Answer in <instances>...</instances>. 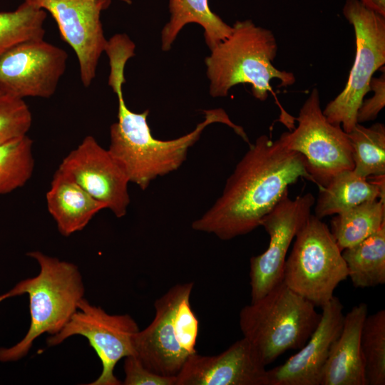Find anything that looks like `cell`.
Listing matches in <instances>:
<instances>
[{
	"label": "cell",
	"instance_id": "cell-16",
	"mask_svg": "<svg viewBox=\"0 0 385 385\" xmlns=\"http://www.w3.org/2000/svg\"><path fill=\"white\" fill-rule=\"evenodd\" d=\"M321 318L307 342L284 364L267 370V385H320L331 346L344 323V307L337 297L322 307Z\"/></svg>",
	"mask_w": 385,
	"mask_h": 385
},
{
	"label": "cell",
	"instance_id": "cell-31",
	"mask_svg": "<svg viewBox=\"0 0 385 385\" xmlns=\"http://www.w3.org/2000/svg\"><path fill=\"white\" fill-rule=\"evenodd\" d=\"M0 94H1V93H0Z\"/></svg>",
	"mask_w": 385,
	"mask_h": 385
},
{
	"label": "cell",
	"instance_id": "cell-24",
	"mask_svg": "<svg viewBox=\"0 0 385 385\" xmlns=\"http://www.w3.org/2000/svg\"><path fill=\"white\" fill-rule=\"evenodd\" d=\"M44 9L24 1L15 11L0 12V57L22 43L43 39Z\"/></svg>",
	"mask_w": 385,
	"mask_h": 385
},
{
	"label": "cell",
	"instance_id": "cell-13",
	"mask_svg": "<svg viewBox=\"0 0 385 385\" xmlns=\"http://www.w3.org/2000/svg\"><path fill=\"white\" fill-rule=\"evenodd\" d=\"M47 10L56 20L61 38L78 58L81 79L88 87L96 77L99 58L107 46L101 13L110 0H24Z\"/></svg>",
	"mask_w": 385,
	"mask_h": 385
},
{
	"label": "cell",
	"instance_id": "cell-2",
	"mask_svg": "<svg viewBox=\"0 0 385 385\" xmlns=\"http://www.w3.org/2000/svg\"><path fill=\"white\" fill-rule=\"evenodd\" d=\"M125 66L120 61L110 63L108 85L118 97V121L111 125L108 150L130 183L145 190L158 177L178 170L205 128L214 123L229 126L250 144L244 128L234 123L222 108L205 111V119L188 134L168 140L155 138L147 120L149 111L135 113L125 104L122 91Z\"/></svg>",
	"mask_w": 385,
	"mask_h": 385
},
{
	"label": "cell",
	"instance_id": "cell-23",
	"mask_svg": "<svg viewBox=\"0 0 385 385\" xmlns=\"http://www.w3.org/2000/svg\"><path fill=\"white\" fill-rule=\"evenodd\" d=\"M347 135L352 148L353 171L366 178L385 175L384 124L365 127L357 123Z\"/></svg>",
	"mask_w": 385,
	"mask_h": 385
},
{
	"label": "cell",
	"instance_id": "cell-29",
	"mask_svg": "<svg viewBox=\"0 0 385 385\" xmlns=\"http://www.w3.org/2000/svg\"><path fill=\"white\" fill-rule=\"evenodd\" d=\"M370 91L374 94L364 99L358 109L356 120L358 123L375 120L385 106V72L384 68L379 77H372L369 83Z\"/></svg>",
	"mask_w": 385,
	"mask_h": 385
},
{
	"label": "cell",
	"instance_id": "cell-1",
	"mask_svg": "<svg viewBox=\"0 0 385 385\" xmlns=\"http://www.w3.org/2000/svg\"><path fill=\"white\" fill-rule=\"evenodd\" d=\"M236 165L221 195L192 223L194 230L222 240L246 235L299 178L312 182L302 155L287 149L279 138L259 136Z\"/></svg>",
	"mask_w": 385,
	"mask_h": 385
},
{
	"label": "cell",
	"instance_id": "cell-14",
	"mask_svg": "<svg viewBox=\"0 0 385 385\" xmlns=\"http://www.w3.org/2000/svg\"><path fill=\"white\" fill-rule=\"evenodd\" d=\"M58 168L115 217L126 215L130 204L126 175L92 135L86 136L61 161Z\"/></svg>",
	"mask_w": 385,
	"mask_h": 385
},
{
	"label": "cell",
	"instance_id": "cell-26",
	"mask_svg": "<svg viewBox=\"0 0 385 385\" xmlns=\"http://www.w3.org/2000/svg\"><path fill=\"white\" fill-rule=\"evenodd\" d=\"M360 347L367 385L385 384V310L367 315L361 332Z\"/></svg>",
	"mask_w": 385,
	"mask_h": 385
},
{
	"label": "cell",
	"instance_id": "cell-12",
	"mask_svg": "<svg viewBox=\"0 0 385 385\" xmlns=\"http://www.w3.org/2000/svg\"><path fill=\"white\" fill-rule=\"evenodd\" d=\"M67 53L43 39L29 41L0 57V93L16 98H48L64 74Z\"/></svg>",
	"mask_w": 385,
	"mask_h": 385
},
{
	"label": "cell",
	"instance_id": "cell-21",
	"mask_svg": "<svg viewBox=\"0 0 385 385\" xmlns=\"http://www.w3.org/2000/svg\"><path fill=\"white\" fill-rule=\"evenodd\" d=\"M354 287L385 284V224L363 241L342 251Z\"/></svg>",
	"mask_w": 385,
	"mask_h": 385
},
{
	"label": "cell",
	"instance_id": "cell-5",
	"mask_svg": "<svg viewBox=\"0 0 385 385\" xmlns=\"http://www.w3.org/2000/svg\"><path fill=\"white\" fill-rule=\"evenodd\" d=\"M320 318L313 303L282 282L242 307L239 324L243 337L266 366L284 352L302 348Z\"/></svg>",
	"mask_w": 385,
	"mask_h": 385
},
{
	"label": "cell",
	"instance_id": "cell-9",
	"mask_svg": "<svg viewBox=\"0 0 385 385\" xmlns=\"http://www.w3.org/2000/svg\"><path fill=\"white\" fill-rule=\"evenodd\" d=\"M296 120L297 128L283 133L279 138L287 149L303 155L307 170L319 188L337 173L353 170L352 148L347 133L327 119L317 88L310 92Z\"/></svg>",
	"mask_w": 385,
	"mask_h": 385
},
{
	"label": "cell",
	"instance_id": "cell-3",
	"mask_svg": "<svg viewBox=\"0 0 385 385\" xmlns=\"http://www.w3.org/2000/svg\"><path fill=\"white\" fill-rule=\"evenodd\" d=\"M273 32L255 25L251 20L237 21L230 36L212 49L205 58L210 94L225 97L232 87L251 85L255 98L265 101L272 92L270 81L276 78L279 87L293 85L292 72L279 70L272 63L277 53Z\"/></svg>",
	"mask_w": 385,
	"mask_h": 385
},
{
	"label": "cell",
	"instance_id": "cell-17",
	"mask_svg": "<svg viewBox=\"0 0 385 385\" xmlns=\"http://www.w3.org/2000/svg\"><path fill=\"white\" fill-rule=\"evenodd\" d=\"M367 315L364 302L344 314L342 332L331 346L320 385H367L360 347L361 332Z\"/></svg>",
	"mask_w": 385,
	"mask_h": 385
},
{
	"label": "cell",
	"instance_id": "cell-22",
	"mask_svg": "<svg viewBox=\"0 0 385 385\" xmlns=\"http://www.w3.org/2000/svg\"><path fill=\"white\" fill-rule=\"evenodd\" d=\"M385 224V202L377 199L366 201L337 214L331 221V233L339 248L351 247Z\"/></svg>",
	"mask_w": 385,
	"mask_h": 385
},
{
	"label": "cell",
	"instance_id": "cell-7",
	"mask_svg": "<svg viewBox=\"0 0 385 385\" xmlns=\"http://www.w3.org/2000/svg\"><path fill=\"white\" fill-rule=\"evenodd\" d=\"M294 238L282 282L315 307H322L348 277L342 251L327 225L314 215L311 214Z\"/></svg>",
	"mask_w": 385,
	"mask_h": 385
},
{
	"label": "cell",
	"instance_id": "cell-18",
	"mask_svg": "<svg viewBox=\"0 0 385 385\" xmlns=\"http://www.w3.org/2000/svg\"><path fill=\"white\" fill-rule=\"evenodd\" d=\"M46 205L58 232L68 237L82 230L106 207L58 168L46 192Z\"/></svg>",
	"mask_w": 385,
	"mask_h": 385
},
{
	"label": "cell",
	"instance_id": "cell-6",
	"mask_svg": "<svg viewBox=\"0 0 385 385\" xmlns=\"http://www.w3.org/2000/svg\"><path fill=\"white\" fill-rule=\"evenodd\" d=\"M193 287L192 282L175 284L156 299L153 320L133 337V356L153 373L176 376L197 352L199 322L190 302Z\"/></svg>",
	"mask_w": 385,
	"mask_h": 385
},
{
	"label": "cell",
	"instance_id": "cell-10",
	"mask_svg": "<svg viewBox=\"0 0 385 385\" xmlns=\"http://www.w3.org/2000/svg\"><path fill=\"white\" fill-rule=\"evenodd\" d=\"M138 326L129 314H110L101 307L91 305L82 298L78 309L64 327L46 340L50 346L62 343L73 335L86 337L102 364L100 376L91 385L122 384L114 375L117 363L133 355V339Z\"/></svg>",
	"mask_w": 385,
	"mask_h": 385
},
{
	"label": "cell",
	"instance_id": "cell-28",
	"mask_svg": "<svg viewBox=\"0 0 385 385\" xmlns=\"http://www.w3.org/2000/svg\"><path fill=\"white\" fill-rule=\"evenodd\" d=\"M124 385H176V376H165L144 367L133 355L124 358Z\"/></svg>",
	"mask_w": 385,
	"mask_h": 385
},
{
	"label": "cell",
	"instance_id": "cell-20",
	"mask_svg": "<svg viewBox=\"0 0 385 385\" xmlns=\"http://www.w3.org/2000/svg\"><path fill=\"white\" fill-rule=\"evenodd\" d=\"M169 11L170 20L161 32L163 51L171 48L179 32L190 23L203 28L205 40L210 51L232 31V26L211 11L208 0H169Z\"/></svg>",
	"mask_w": 385,
	"mask_h": 385
},
{
	"label": "cell",
	"instance_id": "cell-8",
	"mask_svg": "<svg viewBox=\"0 0 385 385\" xmlns=\"http://www.w3.org/2000/svg\"><path fill=\"white\" fill-rule=\"evenodd\" d=\"M342 13L354 31L355 58L344 89L322 111L331 123L349 133L358 123L357 111L374 73L385 65V16L359 0H346Z\"/></svg>",
	"mask_w": 385,
	"mask_h": 385
},
{
	"label": "cell",
	"instance_id": "cell-11",
	"mask_svg": "<svg viewBox=\"0 0 385 385\" xmlns=\"http://www.w3.org/2000/svg\"><path fill=\"white\" fill-rule=\"evenodd\" d=\"M316 199L310 193L294 199L285 193L277 205L262 219L270 236L267 249L250 260L251 302H255L283 280L284 267L291 242L311 215Z\"/></svg>",
	"mask_w": 385,
	"mask_h": 385
},
{
	"label": "cell",
	"instance_id": "cell-30",
	"mask_svg": "<svg viewBox=\"0 0 385 385\" xmlns=\"http://www.w3.org/2000/svg\"><path fill=\"white\" fill-rule=\"evenodd\" d=\"M364 6L385 16V0H359Z\"/></svg>",
	"mask_w": 385,
	"mask_h": 385
},
{
	"label": "cell",
	"instance_id": "cell-15",
	"mask_svg": "<svg viewBox=\"0 0 385 385\" xmlns=\"http://www.w3.org/2000/svg\"><path fill=\"white\" fill-rule=\"evenodd\" d=\"M267 372L242 337L217 355H190L176 376V385H267Z\"/></svg>",
	"mask_w": 385,
	"mask_h": 385
},
{
	"label": "cell",
	"instance_id": "cell-4",
	"mask_svg": "<svg viewBox=\"0 0 385 385\" xmlns=\"http://www.w3.org/2000/svg\"><path fill=\"white\" fill-rule=\"evenodd\" d=\"M36 260L39 274L20 281L10 291L0 295L5 299L27 294L31 324L25 337L9 348H0V361H14L25 356L36 339L42 334L59 332L78 309L83 298L84 285L76 265L61 261L40 251L26 254Z\"/></svg>",
	"mask_w": 385,
	"mask_h": 385
},
{
	"label": "cell",
	"instance_id": "cell-19",
	"mask_svg": "<svg viewBox=\"0 0 385 385\" xmlns=\"http://www.w3.org/2000/svg\"><path fill=\"white\" fill-rule=\"evenodd\" d=\"M377 199L385 202V175L372 176L369 181L353 170H343L319 188L314 215L322 220Z\"/></svg>",
	"mask_w": 385,
	"mask_h": 385
},
{
	"label": "cell",
	"instance_id": "cell-25",
	"mask_svg": "<svg viewBox=\"0 0 385 385\" xmlns=\"http://www.w3.org/2000/svg\"><path fill=\"white\" fill-rule=\"evenodd\" d=\"M34 169L33 140L24 135L0 144V195L23 187Z\"/></svg>",
	"mask_w": 385,
	"mask_h": 385
},
{
	"label": "cell",
	"instance_id": "cell-27",
	"mask_svg": "<svg viewBox=\"0 0 385 385\" xmlns=\"http://www.w3.org/2000/svg\"><path fill=\"white\" fill-rule=\"evenodd\" d=\"M31 113L24 99L0 94V144L26 135Z\"/></svg>",
	"mask_w": 385,
	"mask_h": 385
}]
</instances>
